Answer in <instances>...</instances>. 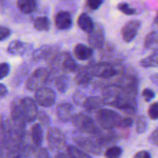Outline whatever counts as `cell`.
I'll return each instance as SVG.
<instances>
[{
	"label": "cell",
	"instance_id": "1",
	"mask_svg": "<svg viewBox=\"0 0 158 158\" xmlns=\"http://www.w3.org/2000/svg\"><path fill=\"white\" fill-rule=\"evenodd\" d=\"M136 95L119 85L107 86L102 92V99L105 104L112 106L124 112L133 114L136 113L137 103Z\"/></svg>",
	"mask_w": 158,
	"mask_h": 158
},
{
	"label": "cell",
	"instance_id": "2",
	"mask_svg": "<svg viewBox=\"0 0 158 158\" xmlns=\"http://www.w3.org/2000/svg\"><path fill=\"white\" fill-rule=\"evenodd\" d=\"M96 120L99 126L105 131L119 127L122 117L118 113L108 109H100L96 113Z\"/></svg>",
	"mask_w": 158,
	"mask_h": 158
},
{
	"label": "cell",
	"instance_id": "3",
	"mask_svg": "<svg viewBox=\"0 0 158 158\" xmlns=\"http://www.w3.org/2000/svg\"><path fill=\"white\" fill-rule=\"evenodd\" d=\"M23 151V140L9 138L0 140V158H12L21 156Z\"/></svg>",
	"mask_w": 158,
	"mask_h": 158
},
{
	"label": "cell",
	"instance_id": "4",
	"mask_svg": "<svg viewBox=\"0 0 158 158\" xmlns=\"http://www.w3.org/2000/svg\"><path fill=\"white\" fill-rule=\"evenodd\" d=\"M72 124L75 129L82 134L95 135L99 132L92 119L85 114H77L73 116Z\"/></svg>",
	"mask_w": 158,
	"mask_h": 158
},
{
	"label": "cell",
	"instance_id": "5",
	"mask_svg": "<svg viewBox=\"0 0 158 158\" xmlns=\"http://www.w3.org/2000/svg\"><path fill=\"white\" fill-rule=\"evenodd\" d=\"M11 123L13 127L15 136L18 138L23 140L25 136L26 131V120L23 115L21 109H20L19 102H14L11 106Z\"/></svg>",
	"mask_w": 158,
	"mask_h": 158
},
{
	"label": "cell",
	"instance_id": "6",
	"mask_svg": "<svg viewBox=\"0 0 158 158\" xmlns=\"http://www.w3.org/2000/svg\"><path fill=\"white\" fill-rule=\"evenodd\" d=\"M49 78V72L46 68L40 67L32 73L26 83V89L31 91H37L43 87Z\"/></svg>",
	"mask_w": 158,
	"mask_h": 158
},
{
	"label": "cell",
	"instance_id": "7",
	"mask_svg": "<svg viewBox=\"0 0 158 158\" xmlns=\"http://www.w3.org/2000/svg\"><path fill=\"white\" fill-rule=\"evenodd\" d=\"M46 140L48 147L53 151H61L66 146V137L58 128H50L46 134Z\"/></svg>",
	"mask_w": 158,
	"mask_h": 158
},
{
	"label": "cell",
	"instance_id": "8",
	"mask_svg": "<svg viewBox=\"0 0 158 158\" xmlns=\"http://www.w3.org/2000/svg\"><path fill=\"white\" fill-rule=\"evenodd\" d=\"M74 141L79 148L84 151L95 155H100L102 152V147L98 143L94 137H88L81 135H75Z\"/></svg>",
	"mask_w": 158,
	"mask_h": 158
},
{
	"label": "cell",
	"instance_id": "9",
	"mask_svg": "<svg viewBox=\"0 0 158 158\" xmlns=\"http://www.w3.org/2000/svg\"><path fill=\"white\" fill-rule=\"evenodd\" d=\"M20 109L26 122H33L38 117L39 110L36 102L29 97H24L19 101Z\"/></svg>",
	"mask_w": 158,
	"mask_h": 158
},
{
	"label": "cell",
	"instance_id": "10",
	"mask_svg": "<svg viewBox=\"0 0 158 158\" xmlns=\"http://www.w3.org/2000/svg\"><path fill=\"white\" fill-rule=\"evenodd\" d=\"M90 70L92 76L104 79L112 78L119 73V71L116 67L106 62H101L92 65Z\"/></svg>",
	"mask_w": 158,
	"mask_h": 158
},
{
	"label": "cell",
	"instance_id": "11",
	"mask_svg": "<svg viewBox=\"0 0 158 158\" xmlns=\"http://www.w3.org/2000/svg\"><path fill=\"white\" fill-rule=\"evenodd\" d=\"M36 103L43 107H50L54 104L56 94L52 89L49 87H42L37 90L34 94Z\"/></svg>",
	"mask_w": 158,
	"mask_h": 158
},
{
	"label": "cell",
	"instance_id": "12",
	"mask_svg": "<svg viewBox=\"0 0 158 158\" xmlns=\"http://www.w3.org/2000/svg\"><path fill=\"white\" fill-rule=\"evenodd\" d=\"M54 64L62 70L68 73L76 72L78 70V65L77 64L69 52H64L56 56L54 59Z\"/></svg>",
	"mask_w": 158,
	"mask_h": 158
},
{
	"label": "cell",
	"instance_id": "13",
	"mask_svg": "<svg viewBox=\"0 0 158 158\" xmlns=\"http://www.w3.org/2000/svg\"><path fill=\"white\" fill-rule=\"evenodd\" d=\"M90 46L94 49H101L105 43V31L101 25H94V28L88 36Z\"/></svg>",
	"mask_w": 158,
	"mask_h": 158
},
{
	"label": "cell",
	"instance_id": "14",
	"mask_svg": "<svg viewBox=\"0 0 158 158\" xmlns=\"http://www.w3.org/2000/svg\"><path fill=\"white\" fill-rule=\"evenodd\" d=\"M141 26L140 21L136 19L128 22L122 29V39L125 43H130L136 38L139 28Z\"/></svg>",
	"mask_w": 158,
	"mask_h": 158
},
{
	"label": "cell",
	"instance_id": "15",
	"mask_svg": "<svg viewBox=\"0 0 158 158\" xmlns=\"http://www.w3.org/2000/svg\"><path fill=\"white\" fill-rule=\"evenodd\" d=\"M32 49V46L29 43H24L20 40H12L7 48L9 54L13 56H23Z\"/></svg>",
	"mask_w": 158,
	"mask_h": 158
},
{
	"label": "cell",
	"instance_id": "16",
	"mask_svg": "<svg viewBox=\"0 0 158 158\" xmlns=\"http://www.w3.org/2000/svg\"><path fill=\"white\" fill-rule=\"evenodd\" d=\"M71 15L67 11H60L55 15V26L60 30H68L72 27Z\"/></svg>",
	"mask_w": 158,
	"mask_h": 158
},
{
	"label": "cell",
	"instance_id": "17",
	"mask_svg": "<svg viewBox=\"0 0 158 158\" xmlns=\"http://www.w3.org/2000/svg\"><path fill=\"white\" fill-rule=\"evenodd\" d=\"M73 106L69 103H59L56 109V114L59 120L63 123L70 121L73 117Z\"/></svg>",
	"mask_w": 158,
	"mask_h": 158
},
{
	"label": "cell",
	"instance_id": "18",
	"mask_svg": "<svg viewBox=\"0 0 158 158\" xmlns=\"http://www.w3.org/2000/svg\"><path fill=\"white\" fill-rule=\"evenodd\" d=\"M56 50L55 47L49 45H44L40 46V48L36 49L32 54V60L34 62H38L40 60H46L50 56L53 55L54 51Z\"/></svg>",
	"mask_w": 158,
	"mask_h": 158
},
{
	"label": "cell",
	"instance_id": "19",
	"mask_svg": "<svg viewBox=\"0 0 158 158\" xmlns=\"http://www.w3.org/2000/svg\"><path fill=\"white\" fill-rule=\"evenodd\" d=\"M104 104L105 103L102 97H98V96H91V97H87L84 100L83 102L84 107L88 111L99 110Z\"/></svg>",
	"mask_w": 158,
	"mask_h": 158
},
{
	"label": "cell",
	"instance_id": "20",
	"mask_svg": "<svg viewBox=\"0 0 158 158\" xmlns=\"http://www.w3.org/2000/svg\"><path fill=\"white\" fill-rule=\"evenodd\" d=\"M74 55L77 60H87L91 58L93 55L92 48L88 47V46L82 43H78L74 46Z\"/></svg>",
	"mask_w": 158,
	"mask_h": 158
},
{
	"label": "cell",
	"instance_id": "21",
	"mask_svg": "<svg viewBox=\"0 0 158 158\" xmlns=\"http://www.w3.org/2000/svg\"><path fill=\"white\" fill-rule=\"evenodd\" d=\"M77 25L84 32L89 34L94 29V24L92 19L87 13H81L77 19Z\"/></svg>",
	"mask_w": 158,
	"mask_h": 158
},
{
	"label": "cell",
	"instance_id": "22",
	"mask_svg": "<svg viewBox=\"0 0 158 158\" xmlns=\"http://www.w3.org/2000/svg\"><path fill=\"white\" fill-rule=\"evenodd\" d=\"M92 78L90 68L84 67L81 69H78L77 71V74L75 76V81L77 84L84 85L89 83Z\"/></svg>",
	"mask_w": 158,
	"mask_h": 158
},
{
	"label": "cell",
	"instance_id": "23",
	"mask_svg": "<svg viewBox=\"0 0 158 158\" xmlns=\"http://www.w3.org/2000/svg\"><path fill=\"white\" fill-rule=\"evenodd\" d=\"M16 5L20 12L24 14H30L37 9V2L34 0H19Z\"/></svg>",
	"mask_w": 158,
	"mask_h": 158
},
{
	"label": "cell",
	"instance_id": "24",
	"mask_svg": "<svg viewBox=\"0 0 158 158\" xmlns=\"http://www.w3.org/2000/svg\"><path fill=\"white\" fill-rule=\"evenodd\" d=\"M139 64L144 68L158 67V48L155 49L148 56L141 60Z\"/></svg>",
	"mask_w": 158,
	"mask_h": 158
},
{
	"label": "cell",
	"instance_id": "25",
	"mask_svg": "<svg viewBox=\"0 0 158 158\" xmlns=\"http://www.w3.org/2000/svg\"><path fill=\"white\" fill-rule=\"evenodd\" d=\"M31 138L36 147H40L43 142V129L40 123H34L31 127Z\"/></svg>",
	"mask_w": 158,
	"mask_h": 158
},
{
	"label": "cell",
	"instance_id": "26",
	"mask_svg": "<svg viewBox=\"0 0 158 158\" xmlns=\"http://www.w3.org/2000/svg\"><path fill=\"white\" fill-rule=\"evenodd\" d=\"M144 46L146 49H156L158 48V32L152 31L149 32L144 40Z\"/></svg>",
	"mask_w": 158,
	"mask_h": 158
},
{
	"label": "cell",
	"instance_id": "27",
	"mask_svg": "<svg viewBox=\"0 0 158 158\" xmlns=\"http://www.w3.org/2000/svg\"><path fill=\"white\" fill-rule=\"evenodd\" d=\"M69 82V77L66 74H61L55 79V86L59 92L64 94L68 89Z\"/></svg>",
	"mask_w": 158,
	"mask_h": 158
},
{
	"label": "cell",
	"instance_id": "28",
	"mask_svg": "<svg viewBox=\"0 0 158 158\" xmlns=\"http://www.w3.org/2000/svg\"><path fill=\"white\" fill-rule=\"evenodd\" d=\"M33 27L38 31H48L50 27V22L46 16L37 17L33 22Z\"/></svg>",
	"mask_w": 158,
	"mask_h": 158
},
{
	"label": "cell",
	"instance_id": "29",
	"mask_svg": "<svg viewBox=\"0 0 158 158\" xmlns=\"http://www.w3.org/2000/svg\"><path fill=\"white\" fill-rule=\"evenodd\" d=\"M67 153L71 158H91L85 151L72 145L67 147Z\"/></svg>",
	"mask_w": 158,
	"mask_h": 158
},
{
	"label": "cell",
	"instance_id": "30",
	"mask_svg": "<svg viewBox=\"0 0 158 158\" xmlns=\"http://www.w3.org/2000/svg\"><path fill=\"white\" fill-rule=\"evenodd\" d=\"M122 148L118 146H112L107 148L104 155L106 158H119L122 155Z\"/></svg>",
	"mask_w": 158,
	"mask_h": 158
},
{
	"label": "cell",
	"instance_id": "31",
	"mask_svg": "<svg viewBox=\"0 0 158 158\" xmlns=\"http://www.w3.org/2000/svg\"><path fill=\"white\" fill-rule=\"evenodd\" d=\"M148 127V122L145 116H140L136 121V131L138 134H143L145 132Z\"/></svg>",
	"mask_w": 158,
	"mask_h": 158
},
{
	"label": "cell",
	"instance_id": "32",
	"mask_svg": "<svg viewBox=\"0 0 158 158\" xmlns=\"http://www.w3.org/2000/svg\"><path fill=\"white\" fill-rule=\"evenodd\" d=\"M118 9L123 14L127 15H133L136 14V9H133L126 2H121L118 5Z\"/></svg>",
	"mask_w": 158,
	"mask_h": 158
},
{
	"label": "cell",
	"instance_id": "33",
	"mask_svg": "<svg viewBox=\"0 0 158 158\" xmlns=\"http://www.w3.org/2000/svg\"><path fill=\"white\" fill-rule=\"evenodd\" d=\"M148 115L151 120H158V102L152 103L148 109Z\"/></svg>",
	"mask_w": 158,
	"mask_h": 158
},
{
	"label": "cell",
	"instance_id": "34",
	"mask_svg": "<svg viewBox=\"0 0 158 158\" xmlns=\"http://www.w3.org/2000/svg\"><path fill=\"white\" fill-rule=\"evenodd\" d=\"M10 71V66L7 63H0V80L7 77Z\"/></svg>",
	"mask_w": 158,
	"mask_h": 158
},
{
	"label": "cell",
	"instance_id": "35",
	"mask_svg": "<svg viewBox=\"0 0 158 158\" xmlns=\"http://www.w3.org/2000/svg\"><path fill=\"white\" fill-rule=\"evenodd\" d=\"M142 96L146 102H150L155 97V93L149 88H146L142 91Z\"/></svg>",
	"mask_w": 158,
	"mask_h": 158
},
{
	"label": "cell",
	"instance_id": "36",
	"mask_svg": "<svg viewBox=\"0 0 158 158\" xmlns=\"http://www.w3.org/2000/svg\"><path fill=\"white\" fill-rule=\"evenodd\" d=\"M11 34V30L6 26H0V41H4L9 38Z\"/></svg>",
	"mask_w": 158,
	"mask_h": 158
},
{
	"label": "cell",
	"instance_id": "37",
	"mask_svg": "<svg viewBox=\"0 0 158 158\" xmlns=\"http://www.w3.org/2000/svg\"><path fill=\"white\" fill-rule=\"evenodd\" d=\"M102 3L103 2L100 1V0H88L86 2L87 6L92 10H96L99 9Z\"/></svg>",
	"mask_w": 158,
	"mask_h": 158
},
{
	"label": "cell",
	"instance_id": "38",
	"mask_svg": "<svg viewBox=\"0 0 158 158\" xmlns=\"http://www.w3.org/2000/svg\"><path fill=\"white\" fill-rule=\"evenodd\" d=\"M133 120L130 117H125V118H122L121 120L120 123H119V127H122V128H129L131 127L133 125Z\"/></svg>",
	"mask_w": 158,
	"mask_h": 158
},
{
	"label": "cell",
	"instance_id": "39",
	"mask_svg": "<svg viewBox=\"0 0 158 158\" xmlns=\"http://www.w3.org/2000/svg\"><path fill=\"white\" fill-rule=\"evenodd\" d=\"M149 141L150 143L158 146V127L151 133L149 137Z\"/></svg>",
	"mask_w": 158,
	"mask_h": 158
},
{
	"label": "cell",
	"instance_id": "40",
	"mask_svg": "<svg viewBox=\"0 0 158 158\" xmlns=\"http://www.w3.org/2000/svg\"><path fill=\"white\" fill-rule=\"evenodd\" d=\"M37 118L39 119L40 123H42V124L45 125V126H47V125H49L50 123V118L49 117H48V115L43 112L40 113Z\"/></svg>",
	"mask_w": 158,
	"mask_h": 158
},
{
	"label": "cell",
	"instance_id": "41",
	"mask_svg": "<svg viewBox=\"0 0 158 158\" xmlns=\"http://www.w3.org/2000/svg\"><path fill=\"white\" fill-rule=\"evenodd\" d=\"M37 158H50L47 150L46 148H40L37 152Z\"/></svg>",
	"mask_w": 158,
	"mask_h": 158
},
{
	"label": "cell",
	"instance_id": "42",
	"mask_svg": "<svg viewBox=\"0 0 158 158\" xmlns=\"http://www.w3.org/2000/svg\"><path fill=\"white\" fill-rule=\"evenodd\" d=\"M133 158H152L151 155L149 152L146 151H139L138 153H136L134 155Z\"/></svg>",
	"mask_w": 158,
	"mask_h": 158
},
{
	"label": "cell",
	"instance_id": "43",
	"mask_svg": "<svg viewBox=\"0 0 158 158\" xmlns=\"http://www.w3.org/2000/svg\"><path fill=\"white\" fill-rule=\"evenodd\" d=\"M8 94V89L6 85L0 83V100H2L4 97H6Z\"/></svg>",
	"mask_w": 158,
	"mask_h": 158
},
{
	"label": "cell",
	"instance_id": "44",
	"mask_svg": "<svg viewBox=\"0 0 158 158\" xmlns=\"http://www.w3.org/2000/svg\"><path fill=\"white\" fill-rule=\"evenodd\" d=\"M150 80L151 83L158 89V73L152 74L150 77Z\"/></svg>",
	"mask_w": 158,
	"mask_h": 158
},
{
	"label": "cell",
	"instance_id": "45",
	"mask_svg": "<svg viewBox=\"0 0 158 158\" xmlns=\"http://www.w3.org/2000/svg\"><path fill=\"white\" fill-rule=\"evenodd\" d=\"M54 158H71V157H70L68 154H64V153H58Z\"/></svg>",
	"mask_w": 158,
	"mask_h": 158
},
{
	"label": "cell",
	"instance_id": "46",
	"mask_svg": "<svg viewBox=\"0 0 158 158\" xmlns=\"http://www.w3.org/2000/svg\"><path fill=\"white\" fill-rule=\"evenodd\" d=\"M154 22H155V23H156V24L158 26V12H157V14H156V17H155Z\"/></svg>",
	"mask_w": 158,
	"mask_h": 158
},
{
	"label": "cell",
	"instance_id": "47",
	"mask_svg": "<svg viewBox=\"0 0 158 158\" xmlns=\"http://www.w3.org/2000/svg\"><path fill=\"white\" fill-rule=\"evenodd\" d=\"M12 158H23L21 157V156H17V157H12Z\"/></svg>",
	"mask_w": 158,
	"mask_h": 158
}]
</instances>
